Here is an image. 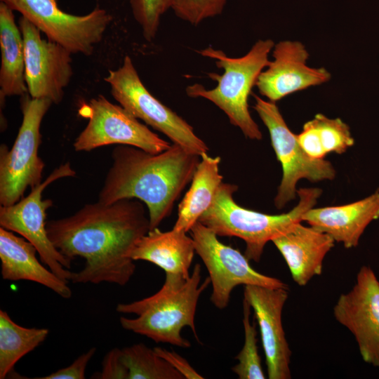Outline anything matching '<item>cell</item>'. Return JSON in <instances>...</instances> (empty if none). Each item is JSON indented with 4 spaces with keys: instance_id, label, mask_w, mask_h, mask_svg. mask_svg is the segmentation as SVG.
I'll return each mask as SVG.
<instances>
[{
    "instance_id": "1",
    "label": "cell",
    "mask_w": 379,
    "mask_h": 379,
    "mask_svg": "<svg viewBox=\"0 0 379 379\" xmlns=\"http://www.w3.org/2000/svg\"><path fill=\"white\" fill-rule=\"evenodd\" d=\"M54 246L70 260L81 257L84 267L72 283L126 285L135 271L131 254L149 230L148 213L140 200L124 199L83 206L69 217L46 222Z\"/></svg>"
},
{
    "instance_id": "2",
    "label": "cell",
    "mask_w": 379,
    "mask_h": 379,
    "mask_svg": "<svg viewBox=\"0 0 379 379\" xmlns=\"http://www.w3.org/2000/svg\"><path fill=\"white\" fill-rule=\"evenodd\" d=\"M112 158L98 201L109 204L124 199L141 201L147 208L151 230L171 215L177 199L192 180L201 156L173 143L157 154L118 145Z\"/></svg>"
},
{
    "instance_id": "3",
    "label": "cell",
    "mask_w": 379,
    "mask_h": 379,
    "mask_svg": "<svg viewBox=\"0 0 379 379\" xmlns=\"http://www.w3.org/2000/svg\"><path fill=\"white\" fill-rule=\"evenodd\" d=\"M201 279V267L199 263L188 277L166 273L164 284L152 295L117 305V312L138 316L133 319L121 317V326L157 343L190 347V342L182 336L181 331L184 327H189L199 342L195 326L196 310L200 295L211 284L208 277L203 282Z\"/></svg>"
},
{
    "instance_id": "4",
    "label": "cell",
    "mask_w": 379,
    "mask_h": 379,
    "mask_svg": "<svg viewBox=\"0 0 379 379\" xmlns=\"http://www.w3.org/2000/svg\"><path fill=\"white\" fill-rule=\"evenodd\" d=\"M236 185L222 182L210 207L199 222L217 236L236 237L246 244L244 255L249 260L259 262L266 244L302 221L303 214L317 204L319 188L297 190L300 200L289 212L269 215L238 205L233 198Z\"/></svg>"
},
{
    "instance_id": "5",
    "label": "cell",
    "mask_w": 379,
    "mask_h": 379,
    "mask_svg": "<svg viewBox=\"0 0 379 379\" xmlns=\"http://www.w3.org/2000/svg\"><path fill=\"white\" fill-rule=\"evenodd\" d=\"M274 44L271 39L258 40L240 58L229 57L222 51L211 46L199 51L201 55L213 59L216 66L224 72L222 74H208L217 82L215 88L206 89L201 84H194L187 87V95L212 102L246 137L260 140L262 133L251 116L248 99L258 76L270 62L268 55Z\"/></svg>"
},
{
    "instance_id": "6",
    "label": "cell",
    "mask_w": 379,
    "mask_h": 379,
    "mask_svg": "<svg viewBox=\"0 0 379 379\" xmlns=\"http://www.w3.org/2000/svg\"><path fill=\"white\" fill-rule=\"evenodd\" d=\"M53 102L47 98L22 96V121L13 147H0V204L11 206L20 200L25 190L41 182L44 163L39 157L40 126Z\"/></svg>"
},
{
    "instance_id": "7",
    "label": "cell",
    "mask_w": 379,
    "mask_h": 379,
    "mask_svg": "<svg viewBox=\"0 0 379 379\" xmlns=\"http://www.w3.org/2000/svg\"><path fill=\"white\" fill-rule=\"evenodd\" d=\"M104 80L109 85L113 98L133 117L192 153L201 156L208 152L206 144L193 127L147 89L128 55L121 67L109 70Z\"/></svg>"
},
{
    "instance_id": "8",
    "label": "cell",
    "mask_w": 379,
    "mask_h": 379,
    "mask_svg": "<svg viewBox=\"0 0 379 379\" xmlns=\"http://www.w3.org/2000/svg\"><path fill=\"white\" fill-rule=\"evenodd\" d=\"M72 54L91 55L112 16L99 7L84 15L62 11L56 0H1Z\"/></svg>"
},
{
    "instance_id": "9",
    "label": "cell",
    "mask_w": 379,
    "mask_h": 379,
    "mask_svg": "<svg viewBox=\"0 0 379 379\" xmlns=\"http://www.w3.org/2000/svg\"><path fill=\"white\" fill-rule=\"evenodd\" d=\"M79 114L88 119V122L73 144L77 152H89L102 146L119 145L157 154L171 145L122 106L112 103L102 95L82 105Z\"/></svg>"
},
{
    "instance_id": "10",
    "label": "cell",
    "mask_w": 379,
    "mask_h": 379,
    "mask_svg": "<svg viewBox=\"0 0 379 379\" xmlns=\"http://www.w3.org/2000/svg\"><path fill=\"white\" fill-rule=\"evenodd\" d=\"M76 172L69 162L56 168L39 185L25 197L11 206H1L0 226L16 232L36 248L43 264L62 280L71 281L74 272L72 260L63 255L51 241L47 230L46 210L53 206L51 199H43L44 189L58 179L73 177Z\"/></svg>"
},
{
    "instance_id": "11",
    "label": "cell",
    "mask_w": 379,
    "mask_h": 379,
    "mask_svg": "<svg viewBox=\"0 0 379 379\" xmlns=\"http://www.w3.org/2000/svg\"><path fill=\"white\" fill-rule=\"evenodd\" d=\"M253 97V107L268 129L272 147L282 166L283 176L274 198L275 206L281 209L295 198L299 180L305 178L312 182L331 180L335 171L329 161L313 159L305 152L275 102L257 95Z\"/></svg>"
},
{
    "instance_id": "12",
    "label": "cell",
    "mask_w": 379,
    "mask_h": 379,
    "mask_svg": "<svg viewBox=\"0 0 379 379\" xmlns=\"http://www.w3.org/2000/svg\"><path fill=\"white\" fill-rule=\"evenodd\" d=\"M190 232L196 253L208 270L212 284L210 299L216 308L227 307L232 290L239 285L288 288L280 279L255 270L244 254L220 242L211 230L199 221Z\"/></svg>"
},
{
    "instance_id": "13",
    "label": "cell",
    "mask_w": 379,
    "mask_h": 379,
    "mask_svg": "<svg viewBox=\"0 0 379 379\" xmlns=\"http://www.w3.org/2000/svg\"><path fill=\"white\" fill-rule=\"evenodd\" d=\"M18 27L25 48V79L29 95L60 103L73 74L71 53L62 46L45 40L41 31L21 16Z\"/></svg>"
},
{
    "instance_id": "14",
    "label": "cell",
    "mask_w": 379,
    "mask_h": 379,
    "mask_svg": "<svg viewBox=\"0 0 379 379\" xmlns=\"http://www.w3.org/2000/svg\"><path fill=\"white\" fill-rule=\"evenodd\" d=\"M336 321L353 335L364 361L379 368V280L362 266L353 287L333 307Z\"/></svg>"
},
{
    "instance_id": "15",
    "label": "cell",
    "mask_w": 379,
    "mask_h": 379,
    "mask_svg": "<svg viewBox=\"0 0 379 379\" xmlns=\"http://www.w3.org/2000/svg\"><path fill=\"white\" fill-rule=\"evenodd\" d=\"M288 288L246 285L244 299L253 310L260 329L269 379H290L291 350L282 325Z\"/></svg>"
},
{
    "instance_id": "16",
    "label": "cell",
    "mask_w": 379,
    "mask_h": 379,
    "mask_svg": "<svg viewBox=\"0 0 379 379\" xmlns=\"http://www.w3.org/2000/svg\"><path fill=\"white\" fill-rule=\"evenodd\" d=\"M273 60L258 76L255 86L260 93L276 102L284 97L328 81L330 72L324 67L307 65L309 53L298 41H281L274 44Z\"/></svg>"
},
{
    "instance_id": "17",
    "label": "cell",
    "mask_w": 379,
    "mask_h": 379,
    "mask_svg": "<svg viewBox=\"0 0 379 379\" xmlns=\"http://www.w3.org/2000/svg\"><path fill=\"white\" fill-rule=\"evenodd\" d=\"M272 241L284 257L294 282L304 286L321 274L323 261L335 240L312 226L298 222Z\"/></svg>"
},
{
    "instance_id": "18",
    "label": "cell",
    "mask_w": 379,
    "mask_h": 379,
    "mask_svg": "<svg viewBox=\"0 0 379 379\" xmlns=\"http://www.w3.org/2000/svg\"><path fill=\"white\" fill-rule=\"evenodd\" d=\"M379 218V190L359 201L337 206L311 208L302 221L329 234L346 248L356 247L367 226Z\"/></svg>"
},
{
    "instance_id": "19",
    "label": "cell",
    "mask_w": 379,
    "mask_h": 379,
    "mask_svg": "<svg viewBox=\"0 0 379 379\" xmlns=\"http://www.w3.org/2000/svg\"><path fill=\"white\" fill-rule=\"evenodd\" d=\"M36 248L13 232L0 227L1 273L4 280L31 281L43 285L63 298H70L72 290L62 280L36 258Z\"/></svg>"
},
{
    "instance_id": "20",
    "label": "cell",
    "mask_w": 379,
    "mask_h": 379,
    "mask_svg": "<svg viewBox=\"0 0 379 379\" xmlns=\"http://www.w3.org/2000/svg\"><path fill=\"white\" fill-rule=\"evenodd\" d=\"M187 233L174 229L162 232L158 227L149 230L137 242L131 258L152 262L166 273L188 277L196 251L194 240Z\"/></svg>"
},
{
    "instance_id": "21",
    "label": "cell",
    "mask_w": 379,
    "mask_h": 379,
    "mask_svg": "<svg viewBox=\"0 0 379 379\" xmlns=\"http://www.w3.org/2000/svg\"><path fill=\"white\" fill-rule=\"evenodd\" d=\"M1 100L28 93L25 79V48L13 11L0 2Z\"/></svg>"
},
{
    "instance_id": "22",
    "label": "cell",
    "mask_w": 379,
    "mask_h": 379,
    "mask_svg": "<svg viewBox=\"0 0 379 379\" xmlns=\"http://www.w3.org/2000/svg\"><path fill=\"white\" fill-rule=\"evenodd\" d=\"M220 157H212L207 152L201 155L189 190L178 206L174 230L188 232L200 216L210 207L222 182L219 172Z\"/></svg>"
},
{
    "instance_id": "23",
    "label": "cell",
    "mask_w": 379,
    "mask_h": 379,
    "mask_svg": "<svg viewBox=\"0 0 379 379\" xmlns=\"http://www.w3.org/2000/svg\"><path fill=\"white\" fill-rule=\"evenodd\" d=\"M297 137L305 152L316 159H324L330 152L342 154L354 143L347 124L322 114L306 122Z\"/></svg>"
},
{
    "instance_id": "24",
    "label": "cell",
    "mask_w": 379,
    "mask_h": 379,
    "mask_svg": "<svg viewBox=\"0 0 379 379\" xmlns=\"http://www.w3.org/2000/svg\"><path fill=\"white\" fill-rule=\"evenodd\" d=\"M47 328H25L14 322L0 310V378L4 379L15 364L42 343L48 335Z\"/></svg>"
},
{
    "instance_id": "25",
    "label": "cell",
    "mask_w": 379,
    "mask_h": 379,
    "mask_svg": "<svg viewBox=\"0 0 379 379\" xmlns=\"http://www.w3.org/2000/svg\"><path fill=\"white\" fill-rule=\"evenodd\" d=\"M128 379H185L168 362L140 343L121 349Z\"/></svg>"
},
{
    "instance_id": "26",
    "label": "cell",
    "mask_w": 379,
    "mask_h": 379,
    "mask_svg": "<svg viewBox=\"0 0 379 379\" xmlns=\"http://www.w3.org/2000/svg\"><path fill=\"white\" fill-rule=\"evenodd\" d=\"M251 305L243 300V326L244 343L241 350L235 357L238 363L232 371L239 379H265L258 352L257 331L254 322H251Z\"/></svg>"
},
{
    "instance_id": "27",
    "label": "cell",
    "mask_w": 379,
    "mask_h": 379,
    "mask_svg": "<svg viewBox=\"0 0 379 379\" xmlns=\"http://www.w3.org/2000/svg\"><path fill=\"white\" fill-rule=\"evenodd\" d=\"M133 15L150 42L157 35L161 16L171 8L172 0H129Z\"/></svg>"
},
{
    "instance_id": "28",
    "label": "cell",
    "mask_w": 379,
    "mask_h": 379,
    "mask_svg": "<svg viewBox=\"0 0 379 379\" xmlns=\"http://www.w3.org/2000/svg\"><path fill=\"white\" fill-rule=\"evenodd\" d=\"M227 0H172L175 15L191 25L222 13Z\"/></svg>"
},
{
    "instance_id": "29",
    "label": "cell",
    "mask_w": 379,
    "mask_h": 379,
    "mask_svg": "<svg viewBox=\"0 0 379 379\" xmlns=\"http://www.w3.org/2000/svg\"><path fill=\"white\" fill-rule=\"evenodd\" d=\"M128 370L122 360L121 349H112L105 356L101 371L92 378L98 379H128Z\"/></svg>"
},
{
    "instance_id": "30",
    "label": "cell",
    "mask_w": 379,
    "mask_h": 379,
    "mask_svg": "<svg viewBox=\"0 0 379 379\" xmlns=\"http://www.w3.org/2000/svg\"><path fill=\"white\" fill-rule=\"evenodd\" d=\"M95 352L96 348L91 347L86 352L81 354L69 366L46 376L37 378V379H84L88 364Z\"/></svg>"
},
{
    "instance_id": "31",
    "label": "cell",
    "mask_w": 379,
    "mask_h": 379,
    "mask_svg": "<svg viewBox=\"0 0 379 379\" xmlns=\"http://www.w3.org/2000/svg\"><path fill=\"white\" fill-rule=\"evenodd\" d=\"M155 352L167 362H168L175 370L180 373L185 379H203L200 375L190 364L182 356L174 351H170L163 347H154Z\"/></svg>"
}]
</instances>
